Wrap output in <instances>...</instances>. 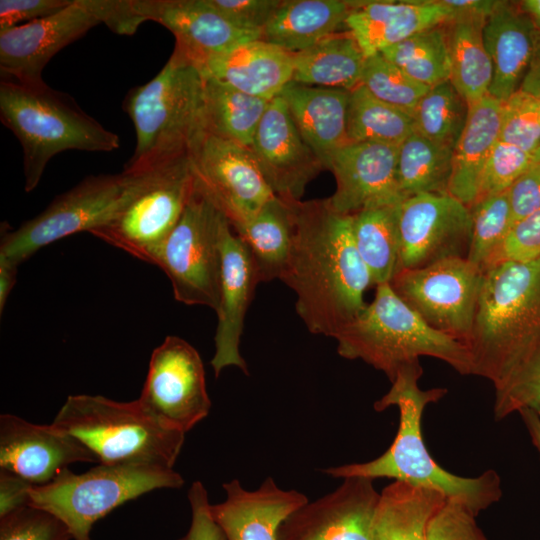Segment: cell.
<instances>
[{
    "label": "cell",
    "instance_id": "cell-1",
    "mask_svg": "<svg viewBox=\"0 0 540 540\" xmlns=\"http://www.w3.org/2000/svg\"><path fill=\"white\" fill-rule=\"evenodd\" d=\"M294 232L280 276L296 294V312L308 331L335 337L366 306L370 274L355 245L352 215L327 199L292 201Z\"/></svg>",
    "mask_w": 540,
    "mask_h": 540
},
{
    "label": "cell",
    "instance_id": "cell-2",
    "mask_svg": "<svg viewBox=\"0 0 540 540\" xmlns=\"http://www.w3.org/2000/svg\"><path fill=\"white\" fill-rule=\"evenodd\" d=\"M423 374L420 361L403 366L391 382V388L374 403L376 411L391 406L399 410V427L389 448L379 457L362 463H350L324 470L334 478L361 476L389 478L437 490L458 500L476 517L502 495L501 478L495 470L476 477H462L442 468L429 453L422 435L426 406L443 398L446 388L422 390L418 380Z\"/></svg>",
    "mask_w": 540,
    "mask_h": 540
},
{
    "label": "cell",
    "instance_id": "cell-3",
    "mask_svg": "<svg viewBox=\"0 0 540 540\" xmlns=\"http://www.w3.org/2000/svg\"><path fill=\"white\" fill-rule=\"evenodd\" d=\"M540 342V257L484 271L466 348L471 375L501 385Z\"/></svg>",
    "mask_w": 540,
    "mask_h": 540
},
{
    "label": "cell",
    "instance_id": "cell-4",
    "mask_svg": "<svg viewBox=\"0 0 540 540\" xmlns=\"http://www.w3.org/2000/svg\"><path fill=\"white\" fill-rule=\"evenodd\" d=\"M206 77L182 50H174L149 82L132 88L123 110L136 132V146L124 166L144 172L188 156L206 131Z\"/></svg>",
    "mask_w": 540,
    "mask_h": 540
},
{
    "label": "cell",
    "instance_id": "cell-5",
    "mask_svg": "<svg viewBox=\"0 0 540 540\" xmlns=\"http://www.w3.org/2000/svg\"><path fill=\"white\" fill-rule=\"evenodd\" d=\"M0 120L23 150L25 191L39 184L48 162L67 150L110 152L120 146L117 134L87 114L67 93L1 79Z\"/></svg>",
    "mask_w": 540,
    "mask_h": 540
},
{
    "label": "cell",
    "instance_id": "cell-6",
    "mask_svg": "<svg viewBox=\"0 0 540 540\" xmlns=\"http://www.w3.org/2000/svg\"><path fill=\"white\" fill-rule=\"evenodd\" d=\"M334 338L341 357L364 361L390 382L403 366L423 356L439 359L461 375H471L467 348L427 325L389 283L377 285L372 302Z\"/></svg>",
    "mask_w": 540,
    "mask_h": 540
},
{
    "label": "cell",
    "instance_id": "cell-7",
    "mask_svg": "<svg viewBox=\"0 0 540 540\" xmlns=\"http://www.w3.org/2000/svg\"><path fill=\"white\" fill-rule=\"evenodd\" d=\"M51 425L80 441L103 465L173 469L185 438L138 400L117 402L100 395L69 396Z\"/></svg>",
    "mask_w": 540,
    "mask_h": 540
},
{
    "label": "cell",
    "instance_id": "cell-8",
    "mask_svg": "<svg viewBox=\"0 0 540 540\" xmlns=\"http://www.w3.org/2000/svg\"><path fill=\"white\" fill-rule=\"evenodd\" d=\"M183 484V477L169 468L99 464L83 474L66 468L51 482L32 485L27 505L58 517L74 540H91L93 524L116 507L152 490Z\"/></svg>",
    "mask_w": 540,
    "mask_h": 540
},
{
    "label": "cell",
    "instance_id": "cell-9",
    "mask_svg": "<svg viewBox=\"0 0 540 540\" xmlns=\"http://www.w3.org/2000/svg\"><path fill=\"white\" fill-rule=\"evenodd\" d=\"M144 172L91 175L15 230L2 229L0 260L19 266L39 249L111 220L136 193Z\"/></svg>",
    "mask_w": 540,
    "mask_h": 540
},
{
    "label": "cell",
    "instance_id": "cell-10",
    "mask_svg": "<svg viewBox=\"0 0 540 540\" xmlns=\"http://www.w3.org/2000/svg\"><path fill=\"white\" fill-rule=\"evenodd\" d=\"M227 221L195 184L178 223L160 246L154 261L168 276L178 302L217 311L221 239Z\"/></svg>",
    "mask_w": 540,
    "mask_h": 540
},
{
    "label": "cell",
    "instance_id": "cell-11",
    "mask_svg": "<svg viewBox=\"0 0 540 540\" xmlns=\"http://www.w3.org/2000/svg\"><path fill=\"white\" fill-rule=\"evenodd\" d=\"M136 193L115 216L90 233L135 258L154 264L194 190L188 156L145 171Z\"/></svg>",
    "mask_w": 540,
    "mask_h": 540
},
{
    "label": "cell",
    "instance_id": "cell-12",
    "mask_svg": "<svg viewBox=\"0 0 540 540\" xmlns=\"http://www.w3.org/2000/svg\"><path fill=\"white\" fill-rule=\"evenodd\" d=\"M483 276L484 272L467 258H449L418 269L400 270L389 285L427 325L465 346Z\"/></svg>",
    "mask_w": 540,
    "mask_h": 540
},
{
    "label": "cell",
    "instance_id": "cell-13",
    "mask_svg": "<svg viewBox=\"0 0 540 540\" xmlns=\"http://www.w3.org/2000/svg\"><path fill=\"white\" fill-rule=\"evenodd\" d=\"M188 158L196 186L233 229L276 196L250 148L205 132Z\"/></svg>",
    "mask_w": 540,
    "mask_h": 540
},
{
    "label": "cell",
    "instance_id": "cell-14",
    "mask_svg": "<svg viewBox=\"0 0 540 540\" xmlns=\"http://www.w3.org/2000/svg\"><path fill=\"white\" fill-rule=\"evenodd\" d=\"M137 400L164 425L183 433L191 430L211 408L198 351L178 336H167L151 355Z\"/></svg>",
    "mask_w": 540,
    "mask_h": 540
},
{
    "label": "cell",
    "instance_id": "cell-15",
    "mask_svg": "<svg viewBox=\"0 0 540 540\" xmlns=\"http://www.w3.org/2000/svg\"><path fill=\"white\" fill-rule=\"evenodd\" d=\"M107 0H73L47 17L0 31L1 79L44 83L42 72L63 48L105 24Z\"/></svg>",
    "mask_w": 540,
    "mask_h": 540
},
{
    "label": "cell",
    "instance_id": "cell-16",
    "mask_svg": "<svg viewBox=\"0 0 540 540\" xmlns=\"http://www.w3.org/2000/svg\"><path fill=\"white\" fill-rule=\"evenodd\" d=\"M400 265L418 269L449 258H467L470 208L450 194H418L398 204Z\"/></svg>",
    "mask_w": 540,
    "mask_h": 540
},
{
    "label": "cell",
    "instance_id": "cell-17",
    "mask_svg": "<svg viewBox=\"0 0 540 540\" xmlns=\"http://www.w3.org/2000/svg\"><path fill=\"white\" fill-rule=\"evenodd\" d=\"M332 492L307 502L280 526L277 540H374L380 493L374 480L351 476Z\"/></svg>",
    "mask_w": 540,
    "mask_h": 540
},
{
    "label": "cell",
    "instance_id": "cell-18",
    "mask_svg": "<svg viewBox=\"0 0 540 540\" xmlns=\"http://www.w3.org/2000/svg\"><path fill=\"white\" fill-rule=\"evenodd\" d=\"M397 146L373 142H349L329 158L336 180L330 207L344 215L396 205L403 201L397 177Z\"/></svg>",
    "mask_w": 540,
    "mask_h": 540
},
{
    "label": "cell",
    "instance_id": "cell-19",
    "mask_svg": "<svg viewBox=\"0 0 540 540\" xmlns=\"http://www.w3.org/2000/svg\"><path fill=\"white\" fill-rule=\"evenodd\" d=\"M250 149L270 188L284 200L300 201L308 183L325 169L281 95L269 101Z\"/></svg>",
    "mask_w": 540,
    "mask_h": 540
},
{
    "label": "cell",
    "instance_id": "cell-20",
    "mask_svg": "<svg viewBox=\"0 0 540 540\" xmlns=\"http://www.w3.org/2000/svg\"><path fill=\"white\" fill-rule=\"evenodd\" d=\"M78 462L98 460L80 441L51 424H33L11 414L0 416V469L31 485H44Z\"/></svg>",
    "mask_w": 540,
    "mask_h": 540
},
{
    "label": "cell",
    "instance_id": "cell-21",
    "mask_svg": "<svg viewBox=\"0 0 540 540\" xmlns=\"http://www.w3.org/2000/svg\"><path fill=\"white\" fill-rule=\"evenodd\" d=\"M259 276L252 255L243 240L227 221L221 239V275L218 323L214 337L215 353L210 361L215 377L230 366L248 375V367L240 353V339L249 304Z\"/></svg>",
    "mask_w": 540,
    "mask_h": 540
},
{
    "label": "cell",
    "instance_id": "cell-22",
    "mask_svg": "<svg viewBox=\"0 0 540 540\" xmlns=\"http://www.w3.org/2000/svg\"><path fill=\"white\" fill-rule=\"evenodd\" d=\"M142 22L154 21L176 38L175 47L197 65L261 33L241 30L227 21L207 0H135Z\"/></svg>",
    "mask_w": 540,
    "mask_h": 540
},
{
    "label": "cell",
    "instance_id": "cell-23",
    "mask_svg": "<svg viewBox=\"0 0 540 540\" xmlns=\"http://www.w3.org/2000/svg\"><path fill=\"white\" fill-rule=\"evenodd\" d=\"M223 488L225 500L211 504L210 511L226 540H277L281 524L309 501L299 491L280 488L271 477L253 491L238 479Z\"/></svg>",
    "mask_w": 540,
    "mask_h": 540
},
{
    "label": "cell",
    "instance_id": "cell-24",
    "mask_svg": "<svg viewBox=\"0 0 540 540\" xmlns=\"http://www.w3.org/2000/svg\"><path fill=\"white\" fill-rule=\"evenodd\" d=\"M349 2L351 11L345 25L366 58L450 18L449 9L440 0Z\"/></svg>",
    "mask_w": 540,
    "mask_h": 540
},
{
    "label": "cell",
    "instance_id": "cell-25",
    "mask_svg": "<svg viewBox=\"0 0 540 540\" xmlns=\"http://www.w3.org/2000/svg\"><path fill=\"white\" fill-rule=\"evenodd\" d=\"M540 36L519 4L500 1L483 26V39L492 62L488 95L504 102L520 89Z\"/></svg>",
    "mask_w": 540,
    "mask_h": 540
},
{
    "label": "cell",
    "instance_id": "cell-26",
    "mask_svg": "<svg viewBox=\"0 0 540 540\" xmlns=\"http://www.w3.org/2000/svg\"><path fill=\"white\" fill-rule=\"evenodd\" d=\"M202 71L243 93L272 100L291 82V53L261 39L240 43L210 57Z\"/></svg>",
    "mask_w": 540,
    "mask_h": 540
},
{
    "label": "cell",
    "instance_id": "cell-27",
    "mask_svg": "<svg viewBox=\"0 0 540 540\" xmlns=\"http://www.w3.org/2000/svg\"><path fill=\"white\" fill-rule=\"evenodd\" d=\"M280 95L305 140L326 169L330 156L349 143V91L289 82Z\"/></svg>",
    "mask_w": 540,
    "mask_h": 540
},
{
    "label": "cell",
    "instance_id": "cell-28",
    "mask_svg": "<svg viewBox=\"0 0 540 540\" xmlns=\"http://www.w3.org/2000/svg\"><path fill=\"white\" fill-rule=\"evenodd\" d=\"M502 102L486 95L469 106L464 130L453 150L448 194L468 207L477 198L484 165L499 141Z\"/></svg>",
    "mask_w": 540,
    "mask_h": 540
},
{
    "label": "cell",
    "instance_id": "cell-29",
    "mask_svg": "<svg viewBox=\"0 0 540 540\" xmlns=\"http://www.w3.org/2000/svg\"><path fill=\"white\" fill-rule=\"evenodd\" d=\"M350 11L344 0H283L260 39L295 54L346 27Z\"/></svg>",
    "mask_w": 540,
    "mask_h": 540
},
{
    "label": "cell",
    "instance_id": "cell-30",
    "mask_svg": "<svg viewBox=\"0 0 540 540\" xmlns=\"http://www.w3.org/2000/svg\"><path fill=\"white\" fill-rule=\"evenodd\" d=\"M447 499L437 490L393 481L380 492L374 540H427L430 523Z\"/></svg>",
    "mask_w": 540,
    "mask_h": 540
},
{
    "label": "cell",
    "instance_id": "cell-31",
    "mask_svg": "<svg viewBox=\"0 0 540 540\" xmlns=\"http://www.w3.org/2000/svg\"><path fill=\"white\" fill-rule=\"evenodd\" d=\"M293 82L351 91L361 84L366 57L350 31H339L292 54Z\"/></svg>",
    "mask_w": 540,
    "mask_h": 540
},
{
    "label": "cell",
    "instance_id": "cell-32",
    "mask_svg": "<svg viewBox=\"0 0 540 540\" xmlns=\"http://www.w3.org/2000/svg\"><path fill=\"white\" fill-rule=\"evenodd\" d=\"M234 231L249 248L260 282L280 279L293 240L292 201L275 196Z\"/></svg>",
    "mask_w": 540,
    "mask_h": 540
},
{
    "label": "cell",
    "instance_id": "cell-33",
    "mask_svg": "<svg viewBox=\"0 0 540 540\" xmlns=\"http://www.w3.org/2000/svg\"><path fill=\"white\" fill-rule=\"evenodd\" d=\"M486 20L457 18L445 23L450 82L471 106L489 93L492 62L483 39Z\"/></svg>",
    "mask_w": 540,
    "mask_h": 540
},
{
    "label": "cell",
    "instance_id": "cell-34",
    "mask_svg": "<svg viewBox=\"0 0 540 540\" xmlns=\"http://www.w3.org/2000/svg\"><path fill=\"white\" fill-rule=\"evenodd\" d=\"M398 204L369 208L352 215L353 238L372 285L389 283L399 271Z\"/></svg>",
    "mask_w": 540,
    "mask_h": 540
},
{
    "label": "cell",
    "instance_id": "cell-35",
    "mask_svg": "<svg viewBox=\"0 0 540 540\" xmlns=\"http://www.w3.org/2000/svg\"><path fill=\"white\" fill-rule=\"evenodd\" d=\"M205 77L206 131L251 148L269 101Z\"/></svg>",
    "mask_w": 540,
    "mask_h": 540
},
{
    "label": "cell",
    "instance_id": "cell-36",
    "mask_svg": "<svg viewBox=\"0 0 540 540\" xmlns=\"http://www.w3.org/2000/svg\"><path fill=\"white\" fill-rule=\"evenodd\" d=\"M453 150L416 131L397 148V177L405 198L418 194H448Z\"/></svg>",
    "mask_w": 540,
    "mask_h": 540
},
{
    "label": "cell",
    "instance_id": "cell-37",
    "mask_svg": "<svg viewBox=\"0 0 540 540\" xmlns=\"http://www.w3.org/2000/svg\"><path fill=\"white\" fill-rule=\"evenodd\" d=\"M414 131L412 116L378 100L363 85L349 91V142H373L398 147Z\"/></svg>",
    "mask_w": 540,
    "mask_h": 540
},
{
    "label": "cell",
    "instance_id": "cell-38",
    "mask_svg": "<svg viewBox=\"0 0 540 540\" xmlns=\"http://www.w3.org/2000/svg\"><path fill=\"white\" fill-rule=\"evenodd\" d=\"M383 56L414 81L433 87L450 78V60L445 24L414 34L387 48Z\"/></svg>",
    "mask_w": 540,
    "mask_h": 540
},
{
    "label": "cell",
    "instance_id": "cell-39",
    "mask_svg": "<svg viewBox=\"0 0 540 540\" xmlns=\"http://www.w3.org/2000/svg\"><path fill=\"white\" fill-rule=\"evenodd\" d=\"M469 106L450 80L428 89L414 113L417 133L454 150L467 122Z\"/></svg>",
    "mask_w": 540,
    "mask_h": 540
},
{
    "label": "cell",
    "instance_id": "cell-40",
    "mask_svg": "<svg viewBox=\"0 0 540 540\" xmlns=\"http://www.w3.org/2000/svg\"><path fill=\"white\" fill-rule=\"evenodd\" d=\"M469 208L472 227L467 259L484 272L491 254L513 225L508 192L478 199Z\"/></svg>",
    "mask_w": 540,
    "mask_h": 540
},
{
    "label": "cell",
    "instance_id": "cell-41",
    "mask_svg": "<svg viewBox=\"0 0 540 540\" xmlns=\"http://www.w3.org/2000/svg\"><path fill=\"white\" fill-rule=\"evenodd\" d=\"M361 85L378 100L410 116L429 89L407 76L382 53L366 58Z\"/></svg>",
    "mask_w": 540,
    "mask_h": 540
},
{
    "label": "cell",
    "instance_id": "cell-42",
    "mask_svg": "<svg viewBox=\"0 0 540 540\" xmlns=\"http://www.w3.org/2000/svg\"><path fill=\"white\" fill-rule=\"evenodd\" d=\"M495 389L493 414L499 421L524 409L540 418V342Z\"/></svg>",
    "mask_w": 540,
    "mask_h": 540
},
{
    "label": "cell",
    "instance_id": "cell-43",
    "mask_svg": "<svg viewBox=\"0 0 540 540\" xmlns=\"http://www.w3.org/2000/svg\"><path fill=\"white\" fill-rule=\"evenodd\" d=\"M499 140L534 156L540 146V98L521 89L502 102Z\"/></svg>",
    "mask_w": 540,
    "mask_h": 540
},
{
    "label": "cell",
    "instance_id": "cell-44",
    "mask_svg": "<svg viewBox=\"0 0 540 540\" xmlns=\"http://www.w3.org/2000/svg\"><path fill=\"white\" fill-rule=\"evenodd\" d=\"M66 524L50 512L24 505L0 517V540H70Z\"/></svg>",
    "mask_w": 540,
    "mask_h": 540
},
{
    "label": "cell",
    "instance_id": "cell-45",
    "mask_svg": "<svg viewBox=\"0 0 540 540\" xmlns=\"http://www.w3.org/2000/svg\"><path fill=\"white\" fill-rule=\"evenodd\" d=\"M534 162L532 154L499 140L484 165L476 200L506 191Z\"/></svg>",
    "mask_w": 540,
    "mask_h": 540
},
{
    "label": "cell",
    "instance_id": "cell-46",
    "mask_svg": "<svg viewBox=\"0 0 540 540\" xmlns=\"http://www.w3.org/2000/svg\"><path fill=\"white\" fill-rule=\"evenodd\" d=\"M540 257V209L514 223L488 259L484 271L506 261H528Z\"/></svg>",
    "mask_w": 540,
    "mask_h": 540
},
{
    "label": "cell",
    "instance_id": "cell-47",
    "mask_svg": "<svg viewBox=\"0 0 540 540\" xmlns=\"http://www.w3.org/2000/svg\"><path fill=\"white\" fill-rule=\"evenodd\" d=\"M475 518L461 502L448 498L432 519L427 540H487Z\"/></svg>",
    "mask_w": 540,
    "mask_h": 540
},
{
    "label": "cell",
    "instance_id": "cell-48",
    "mask_svg": "<svg viewBox=\"0 0 540 540\" xmlns=\"http://www.w3.org/2000/svg\"><path fill=\"white\" fill-rule=\"evenodd\" d=\"M235 27L262 33L281 0H207Z\"/></svg>",
    "mask_w": 540,
    "mask_h": 540
},
{
    "label": "cell",
    "instance_id": "cell-49",
    "mask_svg": "<svg viewBox=\"0 0 540 540\" xmlns=\"http://www.w3.org/2000/svg\"><path fill=\"white\" fill-rule=\"evenodd\" d=\"M73 0H1L0 31L54 14Z\"/></svg>",
    "mask_w": 540,
    "mask_h": 540
},
{
    "label": "cell",
    "instance_id": "cell-50",
    "mask_svg": "<svg viewBox=\"0 0 540 540\" xmlns=\"http://www.w3.org/2000/svg\"><path fill=\"white\" fill-rule=\"evenodd\" d=\"M192 521L188 532L178 540H226L224 533L214 521L207 490L200 481H194L188 490Z\"/></svg>",
    "mask_w": 540,
    "mask_h": 540
},
{
    "label": "cell",
    "instance_id": "cell-51",
    "mask_svg": "<svg viewBox=\"0 0 540 540\" xmlns=\"http://www.w3.org/2000/svg\"><path fill=\"white\" fill-rule=\"evenodd\" d=\"M513 224L540 209V163L534 162L508 189Z\"/></svg>",
    "mask_w": 540,
    "mask_h": 540
},
{
    "label": "cell",
    "instance_id": "cell-52",
    "mask_svg": "<svg viewBox=\"0 0 540 540\" xmlns=\"http://www.w3.org/2000/svg\"><path fill=\"white\" fill-rule=\"evenodd\" d=\"M31 486L15 474L0 469V517L27 505Z\"/></svg>",
    "mask_w": 540,
    "mask_h": 540
},
{
    "label": "cell",
    "instance_id": "cell-53",
    "mask_svg": "<svg viewBox=\"0 0 540 540\" xmlns=\"http://www.w3.org/2000/svg\"><path fill=\"white\" fill-rule=\"evenodd\" d=\"M450 11V18L487 20L500 4L497 0H440ZM448 20V21H449Z\"/></svg>",
    "mask_w": 540,
    "mask_h": 540
},
{
    "label": "cell",
    "instance_id": "cell-54",
    "mask_svg": "<svg viewBox=\"0 0 540 540\" xmlns=\"http://www.w3.org/2000/svg\"><path fill=\"white\" fill-rule=\"evenodd\" d=\"M520 89L540 98V36Z\"/></svg>",
    "mask_w": 540,
    "mask_h": 540
},
{
    "label": "cell",
    "instance_id": "cell-55",
    "mask_svg": "<svg viewBox=\"0 0 540 540\" xmlns=\"http://www.w3.org/2000/svg\"><path fill=\"white\" fill-rule=\"evenodd\" d=\"M18 266L0 260V311L2 312L17 278Z\"/></svg>",
    "mask_w": 540,
    "mask_h": 540
},
{
    "label": "cell",
    "instance_id": "cell-56",
    "mask_svg": "<svg viewBox=\"0 0 540 540\" xmlns=\"http://www.w3.org/2000/svg\"><path fill=\"white\" fill-rule=\"evenodd\" d=\"M528 431L530 439L540 457V418L531 410L524 409L518 412Z\"/></svg>",
    "mask_w": 540,
    "mask_h": 540
},
{
    "label": "cell",
    "instance_id": "cell-57",
    "mask_svg": "<svg viewBox=\"0 0 540 540\" xmlns=\"http://www.w3.org/2000/svg\"><path fill=\"white\" fill-rule=\"evenodd\" d=\"M520 9L529 17L535 28L540 31V0L518 2Z\"/></svg>",
    "mask_w": 540,
    "mask_h": 540
},
{
    "label": "cell",
    "instance_id": "cell-58",
    "mask_svg": "<svg viewBox=\"0 0 540 540\" xmlns=\"http://www.w3.org/2000/svg\"><path fill=\"white\" fill-rule=\"evenodd\" d=\"M534 160L536 162H539L540 163V146L538 147V149L536 150V152L534 153Z\"/></svg>",
    "mask_w": 540,
    "mask_h": 540
}]
</instances>
